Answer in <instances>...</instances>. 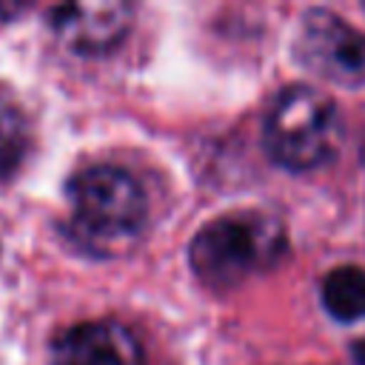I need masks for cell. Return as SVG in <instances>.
Segmentation results:
<instances>
[{"label":"cell","instance_id":"1","mask_svg":"<svg viewBox=\"0 0 365 365\" xmlns=\"http://www.w3.org/2000/svg\"><path fill=\"white\" fill-rule=\"evenodd\" d=\"M68 234L94 254L128 248L148 214L143 185L117 165H88L68 180Z\"/></svg>","mask_w":365,"mask_h":365},{"label":"cell","instance_id":"2","mask_svg":"<svg viewBox=\"0 0 365 365\" xmlns=\"http://www.w3.org/2000/svg\"><path fill=\"white\" fill-rule=\"evenodd\" d=\"M282 251L285 231L277 220L265 214H225L194 234L188 262L202 285L222 291L271 268Z\"/></svg>","mask_w":365,"mask_h":365},{"label":"cell","instance_id":"3","mask_svg":"<svg viewBox=\"0 0 365 365\" xmlns=\"http://www.w3.org/2000/svg\"><path fill=\"white\" fill-rule=\"evenodd\" d=\"M262 143L268 157L288 171L325 165L342 143V117L331 94L314 86H288L265 114Z\"/></svg>","mask_w":365,"mask_h":365},{"label":"cell","instance_id":"4","mask_svg":"<svg viewBox=\"0 0 365 365\" xmlns=\"http://www.w3.org/2000/svg\"><path fill=\"white\" fill-rule=\"evenodd\" d=\"M294 57L302 68L334 86H365V31L328 9H311L302 14L294 37Z\"/></svg>","mask_w":365,"mask_h":365},{"label":"cell","instance_id":"5","mask_svg":"<svg viewBox=\"0 0 365 365\" xmlns=\"http://www.w3.org/2000/svg\"><path fill=\"white\" fill-rule=\"evenodd\" d=\"M60 43L77 54L111 51L131 26V6L117 0L100 3H66L48 14Z\"/></svg>","mask_w":365,"mask_h":365},{"label":"cell","instance_id":"6","mask_svg":"<svg viewBox=\"0 0 365 365\" xmlns=\"http://www.w3.org/2000/svg\"><path fill=\"white\" fill-rule=\"evenodd\" d=\"M54 365H145L143 348L137 336L114 322V319H94L80 322L60 334L51 351Z\"/></svg>","mask_w":365,"mask_h":365},{"label":"cell","instance_id":"7","mask_svg":"<svg viewBox=\"0 0 365 365\" xmlns=\"http://www.w3.org/2000/svg\"><path fill=\"white\" fill-rule=\"evenodd\" d=\"M322 305L339 322H356L365 317V268L342 265L322 279Z\"/></svg>","mask_w":365,"mask_h":365},{"label":"cell","instance_id":"8","mask_svg":"<svg viewBox=\"0 0 365 365\" xmlns=\"http://www.w3.org/2000/svg\"><path fill=\"white\" fill-rule=\"evenodd\" d=\"M29 151V128L14 103L0 97V182H6Z\"/></svg>","mask_w":365,"mask_h":365},{"label":"cell","instance_id":"9","mask_svg":"<svg viewBox=\"0 0 365 365\" xmlns=\"http://www.w3.org/2000/svg\"><path fill=\"white\" fill-rule=\"evenodd\" d=\"M354 359H356V365H365V339H359L354 345Z\"/></svg>","mask_w":365,"mask_h":365}]
</instances>
